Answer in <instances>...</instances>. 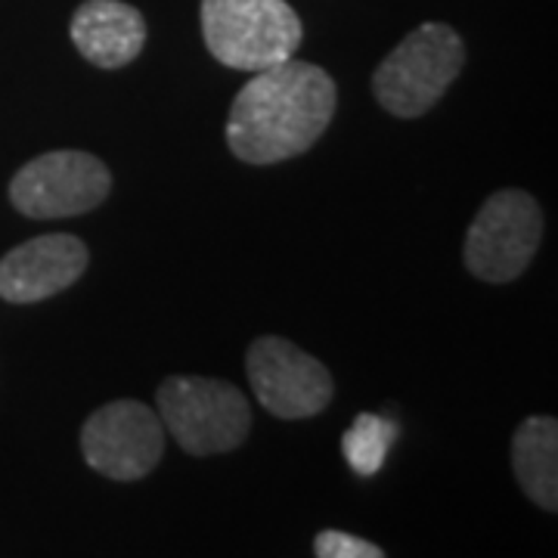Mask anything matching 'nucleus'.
Listing matches in <instances>:
<instances>
[{
    "mask_svg": "<svg viewBox=\"0 0 558 558\" xmlns=\"http://www.w3.org/2000/svg\"><path fill=\"white\" fill-rule=\"evenodd\" d=\"M109 190L112 174L106 161L84 149H53L13 174L10 202L25 218H78L100 208Z\"/></svg>",
    "mask_w": 558,
    "mask_h": 558,
    "instance_id": "423d86ee",
    "label": "nucleus"
},
{
    "mask_svg": "<svg viewBox=\"0 0 558 558\" xmlns=\"http://www.w3.org/2000/svg\"><path fill=\"white\" fill-rule=\"evenodd\" d=\"M90 264L87 242L72 233H44L0 258V299L38 304L75 286Z\"/></svg>",
    "mask_w": 558,
    "mask_h": 558,
    "instance_id": "1a4fd4ad",
    "label": "nucleus"
},
{
    "mask_svg": "<svg viewBox=\"0 0 558 558\" xmlns=\"http://www.w3.org/2000/svg\"><path fill=\"white\" fill-rule=\"evenodd\" d=\"M543 240V211L524 190H499L469 223L462 260L484 282H512L534 260Z\"/></svg>",
    "mask_w": 558,
    "mask_h": 558,
    "instance_id": "39448f33",
    "label": "nucleus"
},
{
    "mask_svg": "<svg viewBox=\"0 0 558 558\" xmlns=\"http://www.w3.org/2000/svg\"><path fill=\"white\" fill-rule=\"evenodd\" d=\"M339 106V87L314 62L286 60L242 84L227 116V146L245 165H277L304 156Z\"/></svg>",
    "mask_w": 558,
    "mask_h": 558,
    "instance_id": "f257e3e1",
    "label": "nucleus"
},
{
    "mask_svg": "<svg viewBox=\"0 0 558 558\" xmlns=\"http://www.w3.org/2000/svg\"><path fill=\"white\" fill-rule=\"evenodd\" d=\"M159 418L190 457H215L242 447L252 432L248 398L236 385L208 376H171L161 381Z\"/></svg>",
    "mask_w": 558,
    "mask_h": 558,
    "instance_id": "20e7f679",
    "label": "nucleus"
},
{
    "mask_svg": "<svg viewBox=\"0 0 558 558\" xmlns=\"http://www.w3.org/2000/svg\"><path fill=\"white\" fill-rule=\"evenodd\" d=\"M81 453L102 478H146L165 453V425L159 413L140 400H112L84 422Z\"/></svg>",
    "mask_w": 558,
    "mask_h": 558,
    "instance_id": "6e6552de",
    "label": "nucleus"
},
{
    "mask_svg": "<svg viewBox=\"0 0 558 558\" xmlns=\"http://www.w3.org/2000/svg\"><path fill=\"white\" fill-rule=\"evenodd\" d=\"M395 440H398V425L391 418L360 413L341 438V453L357 475L369 478L385 465Z\"/></svg>",
    "mask_w": 558,
    "mask_h": 558,
    "instance_id": "f8f14e48",
    "label": "nucleus"
},
{
    "mask_svg": "<svg viewBox=\"0 0 558 558\" xmlns=\"http://www.w3.org/2000/svg\"><path fill=\"white\" fill-rule=\"evenodd\" d=\"M245 373L260 407L286 422L319 416L336 395L329 369L279 336H260L248 344Z\"/></svg>",
    "mask_w": 558,
    "mask_h": 558,
    "instance_id": "0eeeda50",
    "label": "nucleus"
},
{
    "mask_svg": "<svg viewBox=\"0 0 558 558\" xmlns=\"http://www.w3.org/2000/svg\"><path fill=\"white\" fill-rule=\"evenodd\" d=\"M69 38L90 65L116 72L143 53L146 20L124 0H84L72 16Z\"/></svg>",
    "mask_w": 558,
    "mask_h": 558,
    "instance_id": "9d476101",
    "label": "nucleus"
},
{
    "mask_svg": "<svg viewBox=\"0 0 558 558\" xmlns=\"http://www.w3.org/2000/svg\"><path fill=\"white\" fill-rule=\"evenodd\" d=\"M314 556L319 558H381L385 549L369 543V539H360L354 534H344V531H319L314 539Z\"/></svg>",
    "mask_w": 558,
    "mask_h": 558,
    "instance_id": "ddd939ff",
    "label": "nucleus"
},
{
    "mask_svg": "<svg viewBox=\"0 0 558 558\" xmlns=\"http://www.w3.org/2000/svg\"><path fill=\"white\" fill-rule=\"evenodd\" d=\"M512 469L521 490L539 509H558V422L553 416H527L512 435Z\"/></svg>",
    "mask_w": 558,
    "mask_h": 558,
    "instance_id": "9b49d317",
    "label": "nucleus"
},
{
    "mask_svg": "<svg viewBox=\"0 0 558 558\" xmlns=\"http://www.w3.org/2000/svg\"><path fill=\"white\" fill-rule=\"evenodd\" d=\"M199 22L208 53L248 75L292 60L304 40L289 0H202Z\"/></svg>",
    "mask_w": 558,
    "mask_h": 558,
    "instance_id": "f03ea898",
    "label": "nucleus"
},
{
    "mask_svg": "<svg viewBox=\"0 0 558 558\" xmlns=\"http://www.w3.org/2000/svg\"><path fill=\"white\" fill-rule=\"evenodd\" d=\"M465 65V40L447 22H422L379 62L373 94L385 112L418 119L450 90Z\"/></svg>",
    "mask_w": 558,
    "mask_h": 558,
    "instance_id": "7ed1b4c3",
    "label": "nucleus"
}]
</instances>
